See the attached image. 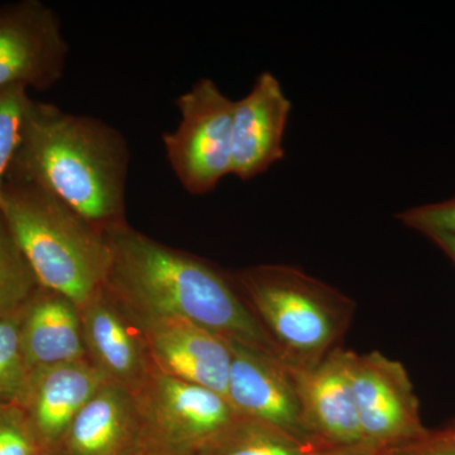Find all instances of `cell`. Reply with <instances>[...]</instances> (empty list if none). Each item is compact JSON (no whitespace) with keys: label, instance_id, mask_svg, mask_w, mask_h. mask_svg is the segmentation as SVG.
I'll return each instance as SVG.
<instances>
[{"label":"cell","instance_id":"obj_1","mask_svg":"<svg viewBox=\"0 0 455 455\" xmlns=\"http://www.w3.org/2000/svg\"><path fill=\"white\" fill-rule=\"evenodd\" d=\"M107 235L110 266L106 286L132 315L188 320L224 339L280 357L232 280L220 269L158 243L128 223L107 230Z\"/></svg>","mask_w":455,"mask_h":455},{"label":"cell","instance_id":"obj_2","mask_svg":"<svg viewBox=\"0 0 455 455\" xmlns=\"http://www.w3.org/2000/svg\"><path fill=\"white\" fill-rule=\"evenodd\" d=\"M130 164L127 140L113 125L32 100L5 180L49 191L107 232L127 223Z\"/></svg>","mask_w":455,"mask_h":455},{"label":"cell","instance_id":"obj_3","mask_svg":"<svg viewBox=\"0 0 455 455\" xmlns=\"http://www.w3.org/2000/svg\"><path fill=\"white\" fill-rule=\"evenodd\" d=\"M0 211L41 287L83 309L106 286V230L49 191L16 180H5Z\"/></svg>","mask_w":455,"mask_h":455},{"label":"cell","instance_id":"obj_4","mask_svg":"<svg viewBox=\"0 0 455 455\" xmlns=\"http://www.w3.org/2000/svg\"><path fill=\"white\" fill-rule=\"evenodd\" d=\"M233 281L292 370L313 366L339 348L355 315L348 296L293 266L245 268Z\"/></svg>","mask_w":455,"mask_h":455},{"label":"cell","instance_id":"obj_5","mask_svg":"<svg viewBox=\"0 0 455 455\" xmlns=\"http://www.w3.org/2000/svg\"><path fill=\"white\" fill-rule=\"evenodd\" d=\"M178 128L163 134L166 158L191 196L212 193L232 175V131L235 100L209 77L179 95Z\"/></svg>","mask_w":455,"mask_h":455},{"label":"cell","instance_id":"obj_6","mask_svg":"<svg viewBox=\"0 0 455 455\" xmlns=\"http://www.w3.org/2000/svg\"><path fill=\"white\" fill-rule=\"evenodd\" d=\"M139 397L160 455H197L239 418L223 395L157 370Z\"/></svg>","mask_w":455,"mask_h":455},{"label":"cell","instance_id":"obj_7","mask_svg":"<svg viewBox=\"0 0 455 455\" xmlns=\"http://www.w3.org/2000/svg\"><path fill=\"white\" fill-rule=\"evenodd\" d=\"M59 14L41 0L0 7V90H49L61 80L68 56Z\"/></svg>","mask_w":455,"mask_h":455},{"label":"cell","instance_id":"obj_8","mask_svg":"<svg viewBox=\"0 0 455 455\" xmlns=\"http://www.w3.org/2000/svg\"><path fill=\"white\" fill-rule=\"evenodd\" d=\"M228 341L232 363L227 400L236 415L315 445L305 427L295 371L272 353Z\"/></svg>","mask_w":455,"mask_h":455},{"label":"cell","instance_id":"obj_9","mask_svg":"<svg viewBox=\"0 0 455 455\" xmlns=\"http://www.w3.org/2000/svg\"><path fill=\"white\" fill-rule=\"evenodd\" d=\"M352 383L362 439L367 447H390L427 433L409 373L379 352L352 355Z\"/></svg>","mask_w":455,"mask_h":455},{"label":"cell","instance_id":"obj_10","mask_svg":"<svg viewBox=\"0 0 455 455\" xmlns=\"http://www.w3.org/2000/svg\"><path fill=\"white\" fill-rule=\"evenodd\" d=\"M88 359L107 382L139 395L156 368L139 323L104 286L80 309Z\"/></svg>","mask_w":455,"mask_h":455},{"label":"cell","instance_id":"obj_11","mask_svg":"<svg viewBox=\"0 0 455 455\" xmlns=\"http://www.w3.org/2000/svg\"><path fill=\"white\" fill-rule=\"evenodd\" d=\"M133 317L145 335L149 355L158 372L227 397L232 363L228 339L179 317Z\"/></svg>","mask_w":455,"mask_h":455},{"label":"cell","instance_id":"obj_12","mask_svg":"<svg viewBox=\"0 0 455 455\" xmlns=\"http://www.w3.org/2000/svg\"><path fill=\"white\" fill-rule=\"evenodd\" d=\"M291 100L280 80L263 71L243 98L235 100L232 131V175L248 181L286 157L284 134Z\"/></svg>","mask_w":455,"mask_h":455},{"label":"cell","instance_id":"obj_13","mask_svg":"<svg viewBox=\"0 0 455 455\" xmlns=\"http://www.w3.org/2000/svg\"><path fill=\"white\" fill-rule=\"evenodd\" d=\"M353 352L337 348L295 371L305 427L315 445L363 444L352 383Z\"/></svg>","mask_w":455,"mask_h":455},{"label":"cell","instance_id":"obj_14","mask_svg":"<svg viewBox=\"0 0 455 455\" xmlns=\"http://www.w3.org/2000/svg\"><path fill=\"white\" fill-rule=\"evenodd\" d=\"M66 455H160L139 395L107 382L66 434Z\"/></svg>","mask_w":455,"mask_h":455},{"label":"cell","instance_id":"obj_15","mask_svg":"<svg viewBox=\"0 0 455 455\" xmlns=\"http://www.w3.org/2000/svg\"><path fill=\"white\" fill-rule=\"evenodd\" d=\"M106 383L89 359L33 371L20 407L41 447L61 448L76 416Z\"/></svg>","mask_w":455,"mask_h":455},{"label":"cell","instance_id":"obj_16","mask_svg":"<svg viewBox=\"0 0 455 455\" xmlns=\"http://www.w3.org/2000/svg\"><path fill=\"white\" fill-rule=\"evenodd\" d=\"M20 346L31 372L88 359L79 307L40 286L20 315Z\"/></svg>","mask_w":455,"mask_h":455},{"label":"cell","instance_id":"obj_17","mask_svg":"<svg viewBox=\"0 0 455 455\" xmlns=\"http://www.w3.org/2000/svg\"><path fill=\"white\" fill-rule=\"evenodd\" d=\"M314 447L267 425L238 418L197 455H307Z\"/></svg>","mask_w":455,"mask_h":455},{"label":"cell","instance_id":"obj_18","mask_svg":"<svg viewBox=\"0 0 455 455\" xmlns=\"http://www.w3.org/2000/svg\"><path fill=\"white\" fill-rule=\"evenodd\" d=\"M38 289L37 278L0 211V319L20 313Z\"/></svg>","mask_w":455,"mask_h":455},{"label":"cell","instance_id":"obj_19","mask_svg":"<svg viewBox=\"0 0 455 455\" xmlns=\"http://www.w3.org/2000/svg\"><path fill=\"white\" fill-rule=\"evenodd\" d=\"M22 310L0 319V406L22 405L32 373L20 346Z\"/></svg>","mask_w":455,"mask_h":455},{"label":"cell","instance_id":"obj_20","mask_svg":"<svg viewBox=\"0 0 455 455\" xmlns=\"http://www.w3.org/2000/svg\"><path fill=\"white\" fill-rule=\"evenodd\" d=\"M31 101L28 90L23 86L0 90V194L20 145L23 122Z\"/></svg>","mask_w":455,"mask_h":455},{"label":"cell","instance_id":"obj_21","mask_svg":"<svg viewBox=\"0 0 455 455\" xmlns=\"http://www.w3.org/2000/svg\"><path fill=\"white\" fill-rule=\"evenodd\" d=\"M42 449L25 410L0 406V455H36Z\"/></svg>","mask_w":455,"mask_h":455},{"label":"cell","instance_id":"obj_22","mask_svg":"<svg viewBox=\"0 0 455 455\" xmlns=\"http://www.w3.org/2000/svg\"><path fill=\"white\" fill-rule=\"evenodd\" d=\"M396 220L403 226L416 230L424 236L431 233L455 235V196L412 206L397 212Z\"/></svg>","mask_w":455,"mask_h":455},{"label":"cell","instance_id":"obj_23","mask_svg":"<svg viewBox=\"0 0 455 455\" xmlns=\"http://www.w3.org/2000/svg\"><path fill=\"white\" fill-rule=\"evenodd\" d=\"M374 455H455V424L390 447L374 449Z\"/></svg>","mask_w":455,"mask_h":455},{"label":"cell","instance_id":"obj_24","mask_svg":"<svg viewBox=\"0 0 455 455\" xmlns=\"http://www.w3.org/2000/svg\"><path fill=\"white\" fill-rule=\"evenodd\" d=\"M307 455H374V449L364 444L353 445V447L315 445Z\"/></svg>","mask_w":455,"mask_h":455},{"label":"cell","instance_id":"obj_25","mask_svg":"<svg viewBox=\"0 0 455 455\" xmlns=\"http://www.w3.org/2000/svg\"><path fill=\"white\" fill-rule=\"evenodd\" d=\"M425 236L448 257L455 267V235H445V233H431Z\"/></svg>","mask_w":455,"mask_h":455},{"label":"cell","instance_id":"obj_26","mask_svg":"<svg viewBox=\"0 0 455 455\" xmlns=\"http://www.w3.org/2000/svg\"><path fill=\"white\" fill-rule=\"evenodd\" d=\"M36 455H66L65 451L60 449H42L41 451H38Z\"/></svg>","mask_w":455,"mask_h":455}]
</instances>
